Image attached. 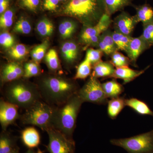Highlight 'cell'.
<instances>
[{
    "mask_svg": "<svg viewBox=\"0 0 153 153\" xmlns=\"http://www.w3.org/2000/svg\"><path fill=\"white\" fill-rule=\"evenodd\" d=\"M38 88L42 100L54 106L63 104L79 90L74 81L53 75L44 77Z\"/></svg>",
    "mask_w": 153,
    "mask_h": 153,
    "instance_id": "obj_1",
    "label": "cell"
},
{
    "mask_svg": "<svg viewBox=\"0 0 153 153\" xmlns=\"http://www.w3.org/2000/svg\"><path fill=\"white\" fill-rule=\"evenodd\" d=\"M105 13L103 0H70L63 10L64 14L79 19L87 27L96 25Z\"/></svg>",
    "mask_w": 153,
    "mask_h": 153,
    "instance_id": "obj_2",
    "label": "cell"
},
{
    "mask_svg": "<svg viewBox=\"0 0 153 153\" xmlns=\"http://www.w3.org/2000/svg\"><path fill=\"white\" fill-rule=\"evenodd\" d=\"M83 102L76 93L63 104L56 106L53 128L73 138L77 117Z\"/></svg>",
    "mask_w": 153,
    "mask_h": 153,
    "instance_id": "obj_3",
    "label": "cell"
},
{
    "mask_svg": "<svg viewBox=\"0 0 153 153\" xmlns=\"http://www.w3.org/2000/svg\"><path fill=\"white\" fill-rule=\"evenodd\" d=\"M3 96L7 101L25 110L42 99L38 87L23 81L15 82L9 85Z\"/></svg>",
    "mask_w": 153,
    "mask_h": 153,
    "instance_id": "obj_4",
    "label": "cell"
},
{
    "mask_svg": "<svg viewBox=\"0 0 153 153\" xmlns=\"http://www.w3.org/2000/svg\"><path fill=\"white\" fill-rule=\"evenodd\" d=\"M55 107L40 100L25 110L20 120L23 124L36 126L47 131L53 128Z\"/></svg>",
    "mask_w": 153,
    "mask_h": 153,
    "instance_id": "obj_5",
    "label": "cell"
},
{
    "mask_svg": "<svg viewBox=\"0 0 153 153\" xmlns=\"http://www.w3.org/2000/svg\"><path fill=\"white\" fill-rule=\"evenodd\" d=\"M110 143L123 148L128 153H152L153 129L130 137L111 139Z\"/></svg>",
    "mask_w": 153,
    "mask_h": 153,
    "instance_id": "obj_6",
    "label": "cell"
},
{
    "mask_svg": "<svg viewBox=\"0 0 153 153\" xmlns=\"http://www.w3.org/2000/svg\"><path fill=\"white\" fill-rule=\"evenodd\" d=\"M77 94L84 102L105 105L108 101L101 83L93 75H91L85 85L79 89Z\"/></svg>",
    "mask_w": 153,
    "mask_h": 153,
    "instance_id": "obj_7",
    "label": "cell"
},
{
    "mask_svg": "<svg viewBox=\"0 0 153 153\" xmlns=\"http://www.w3.org/2000/svg\"><path fill=\"white\" fill-rule=\"evenodd\" d=\"M49 136L47 151L50 153H74L75 143L70 137L57 129L52 128L47 131Z\"/></svg>",
    "mask_w": 153,
    "mask_h": 153,
    "instance_id": "obj_8",
    "label": "cell"
},
{
    "mask_svg": "<svg viewBox=\"0 0 153 153\" xmlns=\"http://www.w3.org/2000/svg\"><path fill=\"white\" fill-rule=\"evenodd\" d=\"M19 108L16 105L7 101L3 97L0 100V124L3 131L20 119Z\"/></svg>",
    "mask_w": 153,
    "mask_h": 153,
    "instance_id": "obj_9",
    "label": "cell"
},
{
    "mask_svg": "<svg viewBox=\"0 0 153 153\" xmlns=\"http://www.w3.org/2000/svg\"><path fill=\"white\" fill-rule=\"evenodd\" d=\"M111 23V16L105 13L96 25L92 27H87L83 30L80 36L81 41L85 44L91 38L94 36H100L108 30Z\"/></svg>",
    "mask_w": 153,
    "mask_h": 153,
    "instance_id": "obj_10",
    "label": "cell"
},
{
    "mask_svg": "<svg viewBox=\"0 0 153 153\" xmlns=\"http://www.w3.org/2000/svg\"><path fill=\"white\" fill-rule=\"evenodd\" d=\"M137 23L134 16H132L128 13L123 12L114 19V30L126 36H131Z\"/></svg>",
    "mask_w": 153,
    "mask_h": 153,
    "instance_id": "obj_11",
    "label": "cell"
},
{
    "mask_svg": "<svg viewBox=\"0 0 153 153\" xmlns=\"http://www.w3.org/2000/svg\"><path fill=\"white\" fill-rule=\"evenodd\" d=\"M150 47L140 36L137 38H132L125 52L130 60L131 63L135 66L140 55Z\"/></svg>",
    "mask_w": 153,
    "mask_h": 153,
    "instance_id": "obj_12",
    "label": "cell"
},
{
    "mask_svg": "<svg viewBox=\"0 0 153 153\" xmlns=\"http://www.w3.org/2000/svg\"><path fill=\"white\" fill-rule=\"evenodd\" d=\"M24 74V69L22 66L15 62H11L4 66L1 79L4 82H12L21 78Z\"/></svg>",
    "mask_w": 153,
    "mask_h": 153,
    "instance_id": "obj_13",
    "label": "cell"
},
{
    "mask_svg": "<svg viewBox=\"0 0 153 153\" xmlns=\"http://www.w3.org/2000/svg\"><path fill=\"white\" fill-rule=\"evenodd\" d=\"M149 67L148 66L141 71L134 70L130 68L128 66L117 68L115 69L114 73L111 78L123 79V84H126L140 76Z\"/></svg>",
    "mask_w": 153,
    "mask_h": 153,
    "instance_id": "obj_14",
    "label": "cell"
},
{
    "mask_svg": "<svg viewBox=\"0 0 153 153\" xmlns=\"http://www.w3.org/2000/svg\"><path fill=\"white\" fill-rule=\"evenodd\" d=\"M112 32L108 30L102 33L97 47L106 56H111L114 52L118 51L112 37Z\"/></svg>",
    "mask_w": 153,
    "mask_h": 153,
    "instance_id": "obj_15",
    "label": "cell"
},
{
    "mask_svg": "<svg viewBox=\"0 0 153 153\" xmlns=\"http://www.w3.org/2000/svg\"><path fill=\"white\" fill-rule=\"evenodd\" d=\"M21 138L24 144L29 149L37 147L41 143L40 134L33 127H29L23 130Z\"/></svg>",
    "mask_w": 153,
    "mask_h": 153,
    "instance_id": "obj_16",
    "label": "cell"
},
{
    "mask_svg": "<svg viewBox=\"0 0 153 153\" xmlns=\"http://www.w3.org/2000/svg\"><path fill=\"white\" fill-rule=\"evenodd\" d=\"M126 106L134 110L137 113L142 115H149L153 117V111L145 102L135 98L125 99Z\"/></svg>",
    "mask_w": 153,
    "mask_h": 153,
    "instance_id": "obj_17",
    "label": "cell"
},
{
    "mask_svg": "<svg viewBox=\"0 0 153 153\" xmlns=\"http://www.w3.org/2000/svg\"><path fill=\"white\" fill-rule=\"evenodd\" d=\"M17 139L7 131H3L0 135V153H9L16 149Z\"/></svg>",
    "mask_w": 153,
    "mask_h": 153,
    "instance_id": "obj_18",
    "label": "cell"
},
{
    "mask_svg": "<svg viewBox=\"0 0 153 153\" xmlns=\"http://www.w3.org/2000/svg\"><path fill=\"white\" fill-rule=\"evenodd\" d=\"M93 68L92 75L97 78L99 77L111 78L115 69L114 66L110 62H104L102 60L94 64Z\"/></svg>",
    "mask_w": 153,
    "mask_h": 153,
    "instance_id": "obj_19",
    "label": "cell"
},
{
    "mask_svg": "<svg viewBox=\"0 0 153 153\" xmlns=\"http://www.w3.org/2000/svg\"><path fill=\"white\" fill-rule=\"evenodd\" d=\"M102 86L105 95L108 98L119 97L124 91L123 86L115 79L102 83Z\"/></svg>",
    "mask_w": 153,
    "mask_h": 153,
    "instance_id": "obj_20",
    "label": "cell"
},
{
    "mask_svg": "<svg viewBox=\"0 0 153 153\" xmlns=\"http://www.w3.org/2000/svg\"><path fill=\"white\" fill-rule=\"evenodd\" d=\"M125 99L123 97L111 99L108 102L107 112L111 119H115L126 106Z\"/></svg>",
    "mask_w": 153,
    "mask_h": 153,
    "instance_id": "obj_21",
    "label": "cell"
},
{
    "mask_svg": "<svg viewBox=\"0 0 153 153\" xmlns=\"http://www.w3.org/2000/svg\"><path fill=\"white\" fill-rule=\"evenodd\" d=\"M61 52L66 61L68 63H72L78 56V47L74 42H66L61 47Z\"/></svg>",
    "mask_w": 153,
    "mask_h": 153,
    "instance_id": "obj_22",
    "label": "cell"
},
{
    "mask_svg": "<svg viewBox=\"0 0 153 153\" xmlns=\"http://www.w3.org/2000/svg\"><path fill=\"white\" fill-rule=\"evenodd\" d=\"M131 0H103L106 13L110 16L129 5Z\"/></svg>",
    "mask_w": 153,
    "mask_h": 153,
    "instance_id": "obj_23",
    "label": "cell"
},
{
    "mask_svg": "<svg viewBox=\"0 0 153 153\" xmlns=\"http://www.w3.org/2000/svg\"><path fill=\"white\" fill-rule=\"evenodd\" d=\"M136 11L134 16L137 23L141 22L144 24L153 20V10L150 6L147 4L139 6Z\"/></svg>",
    "mask_w": 153,
    "mask_h": 153,
    "instance_id": "obj_24",
    "label": "cell"
},
{
    "mask_svg": "<svg viewBox=\"0 0 153 153\" xmlns=\"http://www.w3.org/2000/svg\"><path fill=\"white\" fill-rule=\"evenodd\" d=\"M111 34L113 39L117 47L118 50H122L125 52L132 37L126 36L115 30L112 32Z\"/></svg>",
    "mask_w": 153,
    "mask_h": 153,
    "instance_id": "obj_25",
    "label": "cell"
},
{
    "mask_svg": "<svg viewBox=\"0 0 153 153\" xmlns=\"http://www.w3.org/2000/svg\"><path fill=\"white\" fill-rule=\"evenodd\" d=\"M92 65L87 60H84L78 66L74 79H85L90 75L92 69Z\"/></svg>",
    "mask_w": 153,
    "mask_h": 153,
    "instance_id": "obj_26",
    "label": "cell"
},
{
    "mask_svg": "<svg viewBox=\"0 0 153 153\" xmlns=\"http://www.w3.org/2000/svg\"><path fill=\"white\" fill-rule=\"evenodd\" d=\"M46 61L48 68L53 71H56L60 68V63L57 52L55 49H51L46 55Z\"/></svg>",
    "mask_w": 153,
    "mask_h": 153,
    "instance_id": "obj_27",
    "label": "cell"
},
{
    "mask_svg": "<svg viewBox=\"0 0 153 153\" xmlns=\"http://www.w3.org/2000/svg\"><path fill=\"white\" fill-rule=\"evenodd\" d=\"M76 25L72 21H66L61 23L59 27V31L62 38H70L76 30Z\"/></svg>",
    "mask_w": 153,
    "mask_h": 153,
    "instance_id": "obj_28",
    "label": "cell"
},
{
    "mask_svg": "<svg viewBox=\"0 0 153 153\" xmlns=\"http://www.w3.org/2000/svg\"><path fill=\"white\" fill-rule=\"evenodd\" d=\"M54 26L52 22L47 19H43L38 23L37 30L42 36H50L54 31Z\"/></svg>",
    "mask_w": 153,
    "mask_h": 153,
    "instance_id": "obj_29",
    "label": "cell"
},
{
    "mask_svg": "<svg viewBox=\"0 0 153 153\" xmlns=\"http://www.w3.org/2000/svg\"><path fill=\"white\" fill-rule=\"evenodd\" d=\"M111 63L116 68L128 66L131 61L128 57H126L123 54L117 51L111 55Z\"/></svg>",
    "mask_w": 153,
    "mask_h": 153,
    "instance_id": "obj_30",
    "label": "cell"
},
{
    "mask_svg": "<svg viewBox=\"0 0 153 153\" xmlns=\"http://www.w3.org/2000/svg\"><path fill=\"white\" fill-rule=\"evenodd\" d=\"M48 47V42L47 41H45L35 47L32 50L31 52L32 58L37 64L40 63L44 57Z\"/></svg>",
    "mask_w": 153,
    "mask_h": 153,
    "instance_id": "obj_31",
    "label": "cell"
},
{
    "mask_svg": "<svg viewBox=\"0 0 153 153\" xmlns=\"http://www.w3.org/2000/svg\"><path fill=\"white\" fill-rule=\"evenodd\" d=\"M143 32L141 36L150 47L153 45V20L143 24Z\"/></svg>",
    "mask_w": 153,
    "mask_h": 153,
    "instance_id": "obj_32",
    "label": "cell"
},
{
    "mask_svg": "<svg viewBox=\"0 0 153 153\" xmlns=\"http://www.w3.org/2000/svg\"><path fill=\"white\" fill-rule=\"evenodd\" d=\"M28 50L27 47L23 44H19L11 48L9 54L12 58L19 60L22 59L27 54Z\"/></svg>",
    "mask_w": 153,
    "mask_h": 153,
    "instance_id": "obj_33",
    "label": "cell"
},
{
    "mask_svg": "<svg viewBox=\"0 0 153 153\" xmlns=\"http://www.w3.org/2000/svg\"><path fill=\"white\" fill-rule=\"evenodd\" d=\"M24 74L23 77L26 79L38 76L40 74V68L38 64L34 62L26 63L24 66Z\"/></svg>",
    "mask_w": 153,
    "mask_h": 153,
    "instance_id": "obj_34",
    "label": "cell"
},
{
    "mask_svg": "<svg viewBox=\"0 0 153 153\" xmlns=\"http://www.w3.org/2000/svg\"><path fill=\"white\" fill-rule=\"evenodd\" d=\"M14 32L28 34L31 32V26L30 23L23 18H21L16 23L14 27Z\"/></svg>",
    "mask_w": 153,
    "mask_h": 153,
    "instance_id": "obj_35",
    "label": "cell"
},
{
    "mask_svg": "<svg viewBox=\"0 0 153 153\" xmlns=\"http://www.w3.org/2000/svg\"><path fill=\"white\" fill-rule=\"evenodd\" d=\"M102 54L100 49H89L87 50L85 59L94 65L101 61Z\"/></svg>",
    "mask_w": 153,
    "mask_h": 153,
    "instance_id": "obj_36",
    "label": "cell"
},
{
    "mask_svg": "<svg viewBox=\"0 0 153 153\" xmlns=\"http://www.w3.org/2000/svg\"><path fill=\"white\" fill-rule=\"evenodd\" d=\"M13 13L11 10H7L3 13L0 18V27L3 29L10 27L13 22Z\"/></svg>",
    "mask_w": 153,
    "mask_h": 153,
    "instance_id": "obj_37",
    "label": "cell"
},
{
    "mask_svg": "<svg viewBox=\"0 0 153 153\" xmlns=\"http://www.w3.org/2000/svg\"><path fill=\"white\" fill-rule=\"evenodd\" d=\"M14 44L13 37L10 33L4 32L0 35V44L5 48L13 47Z\"/></svg>",
    "mask_w": 153,
    "mask_h": 153,
    "instance_id": "obj_38",
    "label": "cell"
},
{
    "mask_svg": "<svg viewBox=\"0 0 153 153\" xmlns=\"http://www.w3.org/2000/svg\"><path fill=\"white\" fill-rule=\"evenodd\" d=\"M23 5L31 11H35L38 7L40 0H22Z\"/></svg>",
    "mask_w": 153,
    "mask_h": 153,
    "instance_id": "obj_39",
    "label": "cell"
},
{
    "mask_svg": "<svg viewBox=\"0 0 153 153\" xmlns=\"http://www.w3.org/2000/svg\"><path fill=\"white\" fill-rule=\"evenodd\" d=\"M59 0H44V7L48 11L55 10L58 6Z\"/></svg>",
    "mask_w": 153,
    "mask_h": 153,
    "instance_id": "obj_40",
    "label": "cell"
},
{
    "mask_svg": "<svg viewBox=\"0 0 153 153\" xmlns=\"http://www.w3.org/2000/svg\"><path fill=\"white\" fill-rule=\"evenodd\" d=\"M8 6L9 3L0 5V13L3 14L4 13Z\"/></svg>",
    "mask_w": 153,
    "mask_h": 153,
    "instance_id": "obj_41",
    "label": "cell"
},
{
    "mask_svg": "<svg viewBox=\"0 0 153 153\" xmlns=\"http://www.w3.org/2000/svg\"><path fill=\"white\" fill-rule=\"evenodd\" d=\"M25 153H42L41 151H38V152H36L35 151L33 150V149H29Z\"/></svg>",
    "mask_w": 153,
    "mask_h": 153,
    "instance_id": "obj_42",
    "label": "cell"
},
{
    "mask_svg": "<svg viewBox=\"0 0 153 153\" xmlns=\"http://www.w3.org/2000/svg\"><path fill=\"white\" fill-rule=\"evenodd\" d=\"M9 3L8 0H0V5Z\"/></svg>",
    "mask_w": 153,
    "mask_h": 153,
    "instance_id": "obj_43",
    "label": "cell"
},
{
    "mask_svg": "<svg viewBox=\"0 0 153 153\" xmlns=\"http://www.w3.org/2000/svg\"><path fill=\"white\" fill-rule=\"evenodd\" d=\"M9 153H19V148H17Z\"/></svg>",
    "mask_w": 153,
    "mask_h": 153,
    "instance_id": "obj_44",
    "label": "cell"
},
{
    "mask_svg": "<svg viewBox=\"0 0 153 153\" xmlns=\"http://www.w3.org/2000/svg\"><path fill=\"white\" fill-rule=\"evenodd\" d=\"M59 1H65V0H59Z\"/></svg>",
    "mask_w": 153,
    "mask_h": 153,
    "instance_id": "obj_45",
    "label": "cell"
},
{
    "mask_svg": "<svg viewBox=\"0 0 153 153\" xmlns=\"http://www.w3.org/2000/svg\"></svg>",
    "mask_w": 153,
    "mask_h": 153,
    "instance_id": "obj_46",
    "label": "cell"
}]
</instances>
